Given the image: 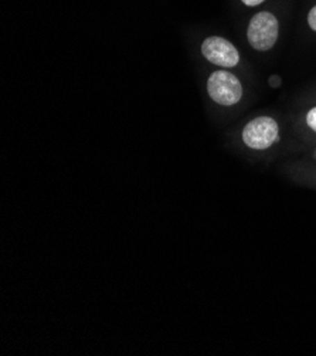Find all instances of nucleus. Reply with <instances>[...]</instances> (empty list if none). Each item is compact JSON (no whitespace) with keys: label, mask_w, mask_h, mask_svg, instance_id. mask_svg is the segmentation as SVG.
Listing matches in <instances>:
<instances>
[{"label":"nucleus","mask_w":316,"mask_h":356,"mask_svg":"<svg viewBox=\"0 0 316 356\" xmlns=\"http://www.w3.org/2000/svg\"><path fill=\"white\" fill-rule=\"evenodd\" d=\"M268 83H269V86H271L272 88H278V87L281 86V77H279V76H271L269 80H268Z\"/></svg>","instance_id":"nucleus-7"},{"label":"nucleus","mask_w":316,"mask_h":356,"mask_svg":"<svg viewBox=\"0 0 316 356\" xmlns=\"http://www.w3.org/2000/svg\"><path fill=\"white\" fill-rule=\"evenodd\" d=\"M279 24L276 17L269 12L257 13L247 30V38L253 49L258 51H267L274 47L278 40Z\"/></svg>","instance_id":"nucleus-1"},{"label":"nucleus","mask_w":316,"mask_h":356,"mask_svg":"<svg viewBox=\"0 0 316 356\" xmlns=\"http://www.w3.org/2000/svg\"><path fill=\"white\" fill-rule=\"evenodd\" d=\"M241 2L247 6H258L264 2V0H241Z\"/></svg>","instance_id":"nucleus-8"},{"label":"nucleus","mask_w":316,"mask_h":356,"mask_svg":"<svg viewBox=\"0 0 316 356\" xmlns=\"http://www.w3.org/2000/svg\"><path fill=\"white\" fill-rule=\"evenodd\" d=\"M201 53L210 63L226 68L235 67L240 61L237 49L228 40L217 38V35H213V38H208L203 42Z\"/></svg>","instance_id":"nucleus-4"},{"label":"nucleus","mask_w":316,"mask_h":356,"mask_svg":"<svg viewBox=\"0 0 316 356\" xmlns=\"http://www.w3.org/2000/svg\"><path fill=\"white\" fill-rule=\"evenodd\" d=\"M244 144L251 149H268L278 140V124L271 117H258L242 129Z\"/></svg>","instance_id":"nucleus-3"},{"label":"nucleus","mask_w":316,"mask_h":356,"mask_svg":"<svg viewBox=\"0 0 316 356\" xmlns=\"http://www.w3.org/2000/svg\"><path fill=\"white\" fill-rule=\"evenodd\" d=\"M306 124L310 129H313L316 132V106L315 108H312L308 115H306Z\"/></svg>","instance_id":"nucleus-5"},{"label":"nucleus","mask_w":316,"mask_h":356,"mask_svg":"<svg viewBox=\"0 0 316 356\" xmlns=\"http://www.w3.org/2000/svg\"><path fill=\"white\" fill-rule=\"evenodd\" d=\"M308 23H309V27L316 31V6L310 9V12L308 15Z\"/></svg>","instance_id":"nucleus-6"},{"label":"nucleus","mask_w":316,"mask_h":356,"mask_svg":"<svg viewBox=\"0 0 316 356\" xmlns=\"http://www.w3.org/2000/svg\"><path fill=\"white\" fill-rule=\"evenodd\" d=\"M207 92L220 105H234L242 97L241 83L228 71H216L207 81Z\"/></svg>","instance_id":"nucleus-2"}]
</instances>
